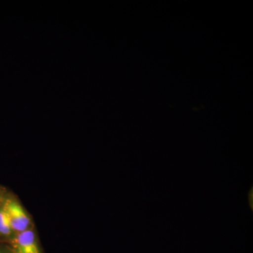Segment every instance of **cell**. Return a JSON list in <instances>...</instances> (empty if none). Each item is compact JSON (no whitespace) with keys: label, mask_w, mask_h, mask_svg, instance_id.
I'll return each instance as SVG.
<instances>
[{"label":"cell","mask_w":253,"mask_h":253,"mask_svg":"<svg viewBox=\"0 0 253 253\" xmlns=\"http://www.w3.org/2000/svg\"><path fill=\"white\" fill-rule=\"evenodd\" d=\"M4 196H1V195H0V206H1V204H2L3 201H4Z\"/></svg>","instance_id":"obj_5"},{"label":"cell","mask_w":253,"mask_h":253,"mask_svg":"<svg viewBox=\"0 0 253 253\" xmlns=\"http://www.w3.org/2000/svg\"><path fill=\"white\" fill-rule=\"evenodd\" d=\"M0 253H12L10 250L9 246H0Z\"/></svg>","instance_id":"obj_4"},{"label":"cell","mask_w":253,"mask_h":253,"mask_svg":"<svg viewBox=\"0 0 253 253\" xmlns=\"http://www.w3.org/2000/svg\"><path fill=\"white\" fill-rule=\"evenodd\" d=\"M8 242L12 253H43L34 226L15 234Z\"/></svg>","instance_id":"obj_2"},{"label":"cell","mask_w":253,"mask_h":253,"mask_svg":"<svg viewBox=\"0 0 253 253\" xmlns=\"http://www.w3.org/2000/svg\"><path fill=\"white\" fill-rule=\"evenodd\" d=\"M3 207L7 214L10 224L15 234L27 230L34 226L29 213L16 198L13 196L5 197Z\"/></svg>","instance_id":"obj_1"},{"label":"cell","mask_w":253,"mask_h":253,"mask_svg":"<svg viewBox=\"0 0 253 253\" xmlns=\"http://www.w3.org/2000/svg\"><path fill=\"white\" fill-rule=\"evenodd\" d=\"M14 231L11 228L9 217L5 211L2 204L0 206V237L7 239L9 241L15 235Z\"/></svg>","instance_id":"obj_3"}]
</instances>
